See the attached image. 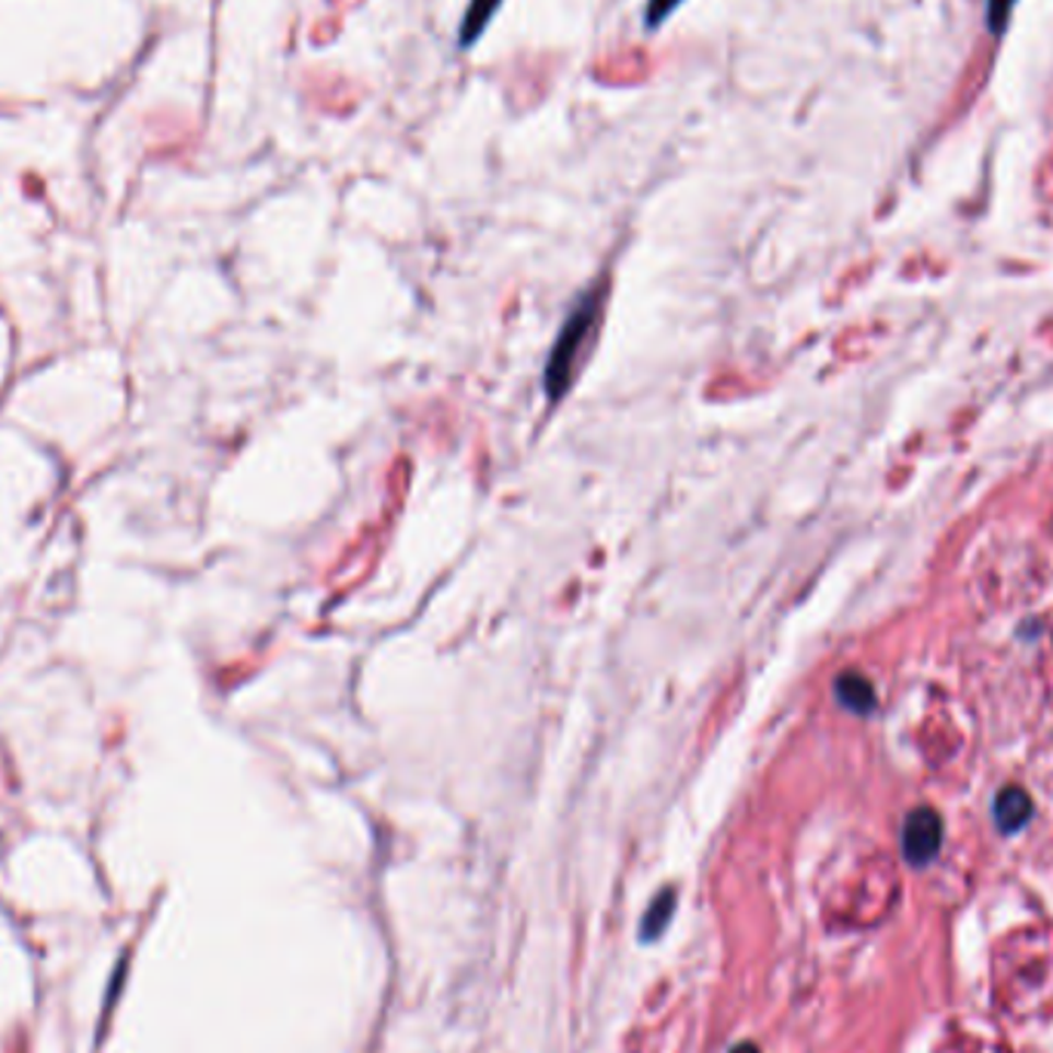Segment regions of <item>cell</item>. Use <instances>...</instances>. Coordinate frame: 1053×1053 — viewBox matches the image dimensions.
I'll return each mask as SVG.
<instances>
[{
    "label": "cell",
    "mask_w": 1053,
    "mask_h": 1053,
    "mask_svg": "<svg viewBox=\"0 0 1053 1053\" xmlns=\"http://www.w3.org/2000/svg\"><path fill=\"white\" fill-rule=\"evenodd\" d=\"M595 318H598V296H595V293H585V300L570 312L568 324H564V330H561L558 342H554L549 367H546V391H549L552 401H558V398L568 391L576 354L583 349L588 330L595 327Z\"/></svg>",
    "instance_id": "1"
},
{
    "label": "cell",
    "mask_w": 1053,
    "mask_h": 1053,
    "mask_svg": "<svg viewBox=\"0 0 1053 1053\" xmlns=\"http://www.w3.org/2000/svg\"><path fill=\"white\" fill-rule=\"evenodd\" d=\"M943 847V817L934 807H915L903 822V856L909 866L924 869Z\"/></svg>",
    "instance_id": "2"
},
{
    "label": "cell",
    "mask_w": 1053,
    "mask_h": 1053,
    "mask_svg": "<svg viewBox=\"0 0 1053 1053\" xmlns=\"http://www.w3.org/2000/svg\"><path fill=\"white\" fill-rule=\"evenodd\" d=\"M992 814H995V826H998V832H1004V835H1017L1022 826L1032 819L1036 807H1032V798H1029L1020 786H1007L998 792Z\"/></svg>",
    "instance_id": "3"
},
{
    "label": "cell",
    "mask_w": 1053,
    "mask_h": 1053,
    "mask_svg": "<svg viewBox=\"0 0 1053 1053\" xmlns=\"http://www.w3.org/2000/svg\"><path fill=\"white\" fill-rule=\"evenodd\" d=\"M835 700L853 712V715H871L875 705H878V697H875V687H871L869 678H863L859 671H844L835 678Z\"/></svg>",
    "instance_id": "4"
},
{
    "label": "cell",
    "mask_w": 1053,
    "mask_h": 1053,
    "mask_svg": "<svg viewBox=\"0 0 1053 1053\" xmlns=\"http://www.w3.org/2000/svg\"><path fill=\"white\" fill-rule=\"evenodd\" d=\"M502 0H471L466 10V19H463V32H459V44L463 47H471L484 28L490 25V19L496 16Z\"/></svg>",
    "instance_id": "5"
},
{
    "label": "cell",
    "mask_w": 1053,
    "mask_h": 1053,
    "mask_svg": "<svg viewBox=\"0 0 1053 1053\" xmlns=\"http://www.w3.org/2000/svg\"><path fill=\"white\" fill-rule=\"evenodd\" d=\"M671 909H675V890H663V893L653 900L651 912H647V919L641 924V936H644V939H656V936L663 934L671 919Z\"/></svg>",
    "instance_id": "6"
},
{
    "label": "cell",
    "mask_w": 1053,
    "mask_h": 1053,
    "mask_svg": "<svg viewBox=\"0 0 1053 1053\" xmlns=\"http://www.w3.org/2000/svg\"><path fill=\"white\" fill-rule=\"evenodd\" d=\"M678 3H681V0H651L647 10H644V25H647V28H659V25L675 13Z\"/></svg>",
    "instance_id": "7"
},
{
    "label": "cell",
    "mask_w": 1053,
    "mask_h": 1053,
    "mask_svg": "<svg viewBox=\"0 0 1053 1053\" xmlns=\"http://www.w3.org/2000/svg\"><path fill=\"white\" fill-rule=\"evenodd\" d=\"M1014 3L1017 0H988V28L992 32H1002L1004 22L1014 13Z\"/></svg>",
    "instance_id": "8"
},
{
    "label": "cell",
    "mask_w": 1053,
    "mask_h": 1053,
    "mask_svg": "<svg viewBox=\"0 0 1053 1053\" xmlns=\"http://www.w3.org/2000/svg\"><path fill=\"white\" fill-rule=\"evenodd\" d=\"M730 1053H758V1048H754V1044H739V1048H734Z\"/></svg>",
    "instance_id": "9"
}]
</instances>
